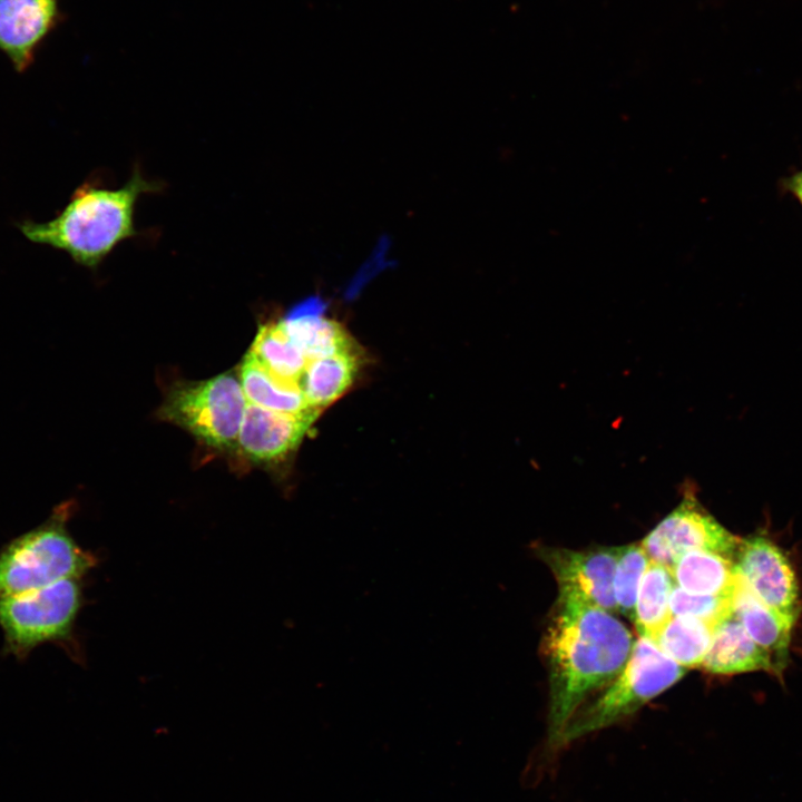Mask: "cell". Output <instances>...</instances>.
I'll use <instances>...</instances> for the list:
<instances>
[{"instance_id":"obj_1","label":"cell","mask_w":802,"mask_h":802,"mask_svg":"<svg viewBox=\"0 0 802 802\" xmlns=\"http://www.w3.org/2000/svg\"><path fill=\"white\" fill-rule=\"evenodd\" d=\"M633 645L630 632L612 613L559 590L540 643L548 669L551 746H558L574 713L618 676Z\"/></svg>"},{"instance_id":"obj_2","label":"cell","mask_w":802,"mask_h":802,"mask_svg":"<svg viewBox=\"0 0 802 802\" xmlns=\"http://www.w3.org/2000/svg\"><path fill=\"white\" fill-rule=\"evenodd\" d=\"M159 184L135 169L120 187L91 183L78 187L63 209L48 222L23 221L20 232L30 242L67 253L77 264L95 270L123 242L135 236L139 198Z\"/></svg>"},{"instance_id":"obj_3","label":"cell","mask_w":802,"mask_h":802,"mask_svg":"<svg viewBox=\"0 0 802 802\" xmlns=\"http://www.w3.org/2000/svg\"><path fill=\"white\" fill-rule=\"evenodd\" d=\"M71 509V502L60 503L45 522L0 550V598L67 578L81 579L97 565L96 556L84 550L67 529Z\"/></svg>"},{"instance_id":"obj_4","label":"cell","mask_w":802,"mask_h":802,"mask_svg":"<svg viewBox=\"0 0 802 802\" xmlns=\"http://www.w3.org/2000/svg\"><path fill=\"white\" fill-rule=\"evenodd\" d=\"M685 668L644 636L634 642L628 661L613 682L584 703L566 724L558 746L608 727L634 714L668 689Z\"/></svg>"},{"instance_id":"obj_5","label":"cell","mask_w":802,"mask_h":802,"mask_svg":"<svg viewBox=\"0 0 802 802\" xmlns=\"http://www.w3.org/2000/svg\"><path fill=\"white\" fill-rule=\"evenodd\" d=\"M82 598L79 578L0 598V628L6 651L22 658L41 644L69 642Z\"/></svg>"},{"instance_id":"obj_6","label":"cell","mask_w":802,"mask_h":802,"mask_svg":"<svg viewBox=\"0 0 802 802\" xmlns=\"http://www.w3.org/2000/svg\"><path fill=\"white\" fill-rule=\"evenodd\" d=\"M246 398L232 372L175 385L160 407V418L217 449L237 447Z\"/></svg>"},{"instance_id":"obj_7","label":"cell","mask_w":802,"mask_h":802,"mask_svg":"<svg viewBox=\"0 0 802 802\" xmlns=\"http://www.w3.org/2000/svg\"><path fill=\"white\" fill-rule=\"evenodd\" d=\"M740 542L702 507L693 491L687 490L678 506L647 534L640 545L652 561L671 570L683 555L694 550L714 551L732 558Z\"/></svg>"},{"instance_id":"obj_8","label":"cell","mask_w":802,"mask_h":802,"mask_svg":"<svg viewBox=\"0 0 802 802\" xmlns=\"http://www.w3.org/2000/svg\"><path fill=\"white\" fill-rule=\"evenodd\" d=\"M735 569L740 580L762 603L796 620L800 591L795 571L783 549L764 535L741 540Z\"/></svg>"},{"instance_id":"obj_9","label":"cell","mask_w":802,"mask_h":802,"mask_svg":"<svg viewBox=\"0 0 802 802\" xmlns=\"http://www.w3.org/2000/svg\"><path fill=\"white\" fill-rule=\"evenodd\" d=\"M534 550L551 570L559 590L577 594L609 613L617 610L613 578L619 546L574 550L537 545Z\"/></svg>"},{"instance_id":"obj_10","label":"cell","mask_w":802,"mask_h":802,"mask_svg":"<svg viewBox=\"0 0 802 802\" xmlns=\"http://www.w3.org/2000/svg\"><path fill=\"white\" fill-rule=\"evenodd\" d=\"M320 414L319 411L287 413L247 403L237 448L253 462H280L295 451Z\"/></svg>"},{"instance_id":"obj_11","label":"cell","mask_w":802,"mask_h":802,"mask_svg":"<svg viewBox=\"0 0 802 802\" xmlns=\"http://www.w3.org/2000/svg\"><path fill=\"white\" fill-rule=\"evenodd\" d=\"M61 18L59 0H0V51L26 71Z\"/></svg>"},{"instance_id":"obj_12","label":"cell","mask_w":802,"mask_h":802,"mask_svg":"<svg viewBox=\"0 0 802 802\" xmlns=\"http://www.w3.org/2000/svg\"><path fill=\"white\" fill-rule=\"evenodd\" d=\"M733 614L749 636L772 659L774 673L781 676L789 659V646L795 620L770 608L740 580L733 594Z\"/></svg>"},{"instance_id":"obj_13","label":"cell","mask_w":802,"mask_h":802,"mask_svg":"<svg viewBox=\"0 0 802 802\" xmlns=\"http://www.w3.org/2000/svg\"><path fill=\"white\" fill-rule=\"evenodd\" d=\"M701 667L716 675L755 671L774 673L769 654L749 636L733 613L714 627L711 645Z\"/></svg>"},{"instance_id":"obj_14","label":"cell","mask_w":802,"mask_h":802,"mask_svg":"<svg viewBox=\"0 0 802 802\" xmlns=\"http://www.w3.org/2000/svg\"><path fill=\"white\" fill-rule=\"evenodd\" d=\"M360 366L358 345L310 360L300 384L307 405L322 412L351 388Z\"/></svg>"},{"instance_id":"obj_15","label":"cell","mask_w":802,"mask_h":802,"mask_svg":"<svg viewBox=\"0 0 802 802\" xmlns=\"http://www.w3.org/2000/svg\"><path fill=\"white\" fill-rule=\"evenodd\" d=\"M280 322L309 361L356 345L342 324L315 312L314 303L294 307Z\"/></svg>"},{"instance_id":"obj_16","label":"cell","mask_w":802,"mask_h":802,"mask_svg":"<svg viewBox=\"0 0 802 802\" xmlns=\"http://www.w3.org/2000/svg\"><path fill=\"white\" fill-rule=\"evenodd\" d=\"M671 573L677 587L697 595L733 596L737 585L732 558L714 551L686 552Z\"/></svg>"},{"instance_id":"obj_17","label":"cell","mask_w":802,"mask_h":802,"mask_svg":"<svg viewBox=\"0 0 802 802\" xmlns=\"http://www.w3.org/2000/svg\"><path fill=\"white\" fill-rule=\"evenodd\" d=\"M239 380L244 395L252 404L287 413L316 411L307 405L299 387L274 376L250 352L241 364Z\"/></svg>"},{"instance_id":"obj_18","label":"cell","mask_w":802,"mask_h":802,"mask_svg":"<svg viewBox=\"0 0 802 802\" xmlns=\"http://www.w3.org/2000/svg\"><path fill=\"white\" fill-rule=\"evenodd\" d=\"M248 352L274 376L300 388L309 360L280 321L261 325Z\"/></svg>"},{"instance_id":"obj_19","label":"cell","mask_w":802,"mask_h":802,"mask_svg":"<svg viewBox=\"0 0 802 802\" xmlns=\"http://www.w3.org/2000/svg\"><path fill=\"white\" fill-rule=\"evenodd\" d=\"M714 627L695 617L672 615L653 640L682 667H701L710 648Z\"/></svg>"},{"instance_id":"obj_20","label":"cell","mask_w":802,"mask_h":802,"mask_svg":"<svg viewBox=\"0 0 802 802\" xmlns=\"http://www.w3.org/2000/svg\"><path fill=\"white\" fill-rule=\"evenodd\" d=\"M674 583L667 567L649 560L638 588L633 619L639 636L654 639L671 618Z\"/></svg>"},{"instance_id":"obj_21","label":"cell","mask_w":802,"mask_h":802,"mask_svg":"<svg viewBox=\"0 0 802 802\" xmlns=\"http://www.w3.org/2000/svg\"><path fill=\"white\" fill-rule=\"evenodd\" d=\"M649 560L640 544L619 546L613 578V594L617 610L632 620L640 580Z\"/></svg>"},{"instance_id":"obj_22","label":"cell","mask_w":802,"mask_h":802,"mask_svg":"<svg viewBox=\"0 0 802 802\" xmlns=\"http://www.w3.org/2000/svg\"><path fill=\"white\" fill-rule=\"evenodd\" d=\"M672 615L691 616L716 626L733 613V596H707L674 587L669 598Z\"/></svg>"},{"instance_id":"obj_23","label":"cell","mask_w":802,"mask_h":802,"mask_svg":"<svg viewBox=\"0 0 802 802\" xmlns=\"http://www.w3.org/2000/svg\"><path fill=\"white\" fill-rule=\"evenodd\" d=\"M789 187L802 204V172L791 178Z\"/></svg>"}]
</instances>
